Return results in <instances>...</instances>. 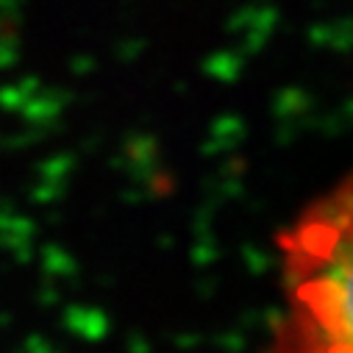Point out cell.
<instances>
[{"instance_id": "cell-1", "label": "cell", "mask_w": 353, "mask_h": 353, "mask_svg": "<svg viewBox=\"0 0 353 353\" xmlns=\"http://www.w3.org/2000/svg\"><path fill=\"white\" fill-rule=\"evenodd\" d=\"M279 312L268 353H353V172L279 234Z\"/></svg>"}]
</instances>
